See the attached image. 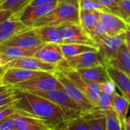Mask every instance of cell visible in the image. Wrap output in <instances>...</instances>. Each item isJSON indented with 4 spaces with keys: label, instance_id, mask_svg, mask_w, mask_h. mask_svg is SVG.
Instances as JSON below:
<instances>
[{
    "label": "cell",
    "instance_id": "1",
    "mask_svg": "<svg viewBox=\"0 0 130 130\" xmlns=\"http://www.w3.org/2000/svg\"><path fill=\"white\" fill-rule=\"evenodd\" d=\"M17 90L18 100L13 103L16 110L41 121L52 130L62 128L67 119L60 106L32 92Z\"/></svg>",
    "mask_w": 130,
    "mask_h": 130
},
{
    "label": "cell",
    "instance_id": "2",
    "mask_svg": "<svg viewBox=\"0 0 130 130\" xmlns=\"http://www.w3.org/2000/svg\"><path fill=\"white\" fill-rule=\"evenodd\" d=\"M80 23L79 8L66 3H57L55 8L38 19L31 26H57L65 23Z\"/></svg>",
    "mask_w": 130,
    "mask_h": 130
},
{
    "label": "cell",
    "instance_id": "3",
    "mask_svg": "<svg viewBox=\"0 0 130 130\" xmlns=\"http://www.w3.org/2000/svg\"><path fill=\"white\" fill-rule=\"evenodd\" d=\"M31 92V91H30ZM39 95L57 105L63 110L67 120L84 115L80 107L68 96L63 90H53L48 91H34Z\"/></svg>",
    "mask_w": 130,
    "mask_h": 130
},
{
    "label": "cell",
    "instance_id": "4",
    "mask_svg": "<svg viewBox=\"0 0 130 130\" xmlns=\"http://www.w3.org/2000/svg\"><path fill=\"white\" fill-rule=\"evenodd\" d=\"M18 89L26 91H48L53 90H63L60 82L54 73L42 71L39 75L28 80L14 86Z\"/></svg>",
    "mask_w": 130,
    "mask_h": 130
},
{
    "label": "cell",
    "instance_id": "5",
    "mask_svg": "<svg viewBox=\"0 0 130 130\" xmlns=\"http://www.w3.org/2000/svg\"><path fill=\"white\" fill-rule=\"evenodd\" d=\"M56 27L58 34L63 41V44L76 43L97 47L93 39L82 28L80 23H65Z\"/></svg>",
    "mask_w": 130,
    "mask_h": 130
},
{
    "label": "cell",
    "instance_id": "6",
    "mask_svg": "<svg viewBox=\"0 0 130 130\" xmlns=\"http://www.w3.org/2000/svg\"><path fill=\"white\" fill-rule=\"evenodd\" d=\"M63 87V90L80 107L84 115L95 109L93 104L88 98L66 77L61 71L54 73Z\"/></svg>",
    "mask_w": 130,
    "mask_h": 130
},
{
    "label": "cell",
    "instance_id": "7",
    "mask_svg": "<svg viewBox=\"0 0 130 130\" xmlns=\"http://www.w3.org/2000/svg\"><path fill=\"white\" fill-rule=\"evenodd\" d=\"M61 71L88 98V100L96 107L101 93L100 84L89 83L84 80L75 70L64 69Z\"/></svg>",
    "mask_w": 130,
    "mask_h": 130
},
{
    "label": "cell",
    "instance_id": "8",
    "mask_svg": "<svg viewBox=\"0 0 130 130\" xmlns=\"http://www.w3.org/2000/svg\"><path fill=\"white\" fill-rule=\"evenodd\" d=\"M125 42V32L113 35L106 36L96 41L98 47V51L102 57L104 66L117 53L120 46Z\"/></svg>",
    "mask_w": 130,
    "mask_h": 130
},
{
    "label": "cell",
    "instance_id": "9",
    "mask_svg": "<svg viewBox=\"0 0 130 130\" xmlns=\"http://www.w3.org/2000/svg\"><path fill=\"white\" fill-rule=\"evenodd\" d=\"M9 68H25L31 71L51 72V73H54L61 70L60 68L57 66V65L44 62L33 56L25 57L18 60H12L8 63L5 66L6 69Z\"/></svg>",
    "mask_w": 130,
    "mask_h": 130
},
{
    "label": "cell",
    "instance_id": "10",
    "mask_svg": "<svg viewBox=\"0 0 130 130\" xmlns=\"http://www.w3.org/2000/svg\"><path fill=\"white\" fill-rule=\"evenodd\" d=\"M100 64H103V60L99 51H88L66 58L65 69L77 71L79 69L87 68Z\"/></svg>",
    "mask_w": 130,
    "mask_h": 130
},
{
    "label": "cell",
    "instance_id": "11",
    "mask_svg": "<svg viewBox=\"0 0 130 130\" xmlns=\"http://www.w3.org/2000/svg\"><path fill=\"white\" fill-rule=\"evenodd\" d=\"M57 2L46 4L37 7L25 6L19 12L13 14L12 16L20 20L26 26L31 28L33 24L41 17L45 15L54 9L57 5Z\"/></svg>",
    "mask_w": 130,
    "mask_h": 130
},
{
    "label": "cell",
    "instance_id": "12",
    "mask_svg": "<svg viewBox=\"0 0 130 130\" xmlns=\"http://www.w3.org/2000/svg\"><path fill=\"white\" fill-rule=\"evenodd\" d=\"M1 44L22 48H35L41 46L43 43L37 35L35 30L33 28H28L19 32Z\"/></svg>",
    "mask_w": 130,
    "mask_h": 130
},
{
    "label": "cell",
    "instance_id": "13",
    "mask_svg": "<svg viewBox=\"0 0 130 130\" xmlns=\"http://www.w3.org/2000/svg\"><path fill=\"white\" fill-rule=\"evenodd\" d=\"M33 57L44 62L57 65L61 70L65 69V60L66 59L64 58L61 52L59 44H44L35 51Z\"/></svg>",
    "mask_w": 130,
    "mask_h": 130
},
{
    "label": "cell",
    "instance_id": "14",
    "mask_svg": "<svg viewBox=\"0 0 130 130\" xmlns=\"http://www.w3.org/2000/svg\"><path fill=\"white\" fill-rule=\"evenodd\" d=\"M42 71H36L19 68H6L1 77L3 84L6 86H16L39 75Z\"/></svg>",
    "mask_w": 130,
    "mask_h": 130
},
{
    "label": "cell",
    "instance_id": "15",
    "mask_svg": "<svg viewBox=\"0 0 130 130\" xmlns=\"http://www.w3.org/2000/svg\"><path fill=\"white\" fill-rule=\"evenodd\" d=\"M100 19L104 25L109 36L117 35L128 30V25L126 21L111 12H101Z\"/></svg>",
    "mask_w": 130,
    "mask_h": 130
},
{
    "label": "cell",
    "instance_id": "16",
    "mask_svg": "<svg viewBox=\"0 0 130 130\" xmlns=\"http://www.w3.org/2000/svg\"><path fill=\"white\" fill-rule=\"evenodd\" d=\"M10 117L14 121L15 130H52L41 121L18 110Z\"/></svg>",
    "mask_w": 130,
    "mask_h": 130
},
{
    "label": "cell",
    "instance_id": "17",
    "mask_svg": "<svg viewBox=\"0 0 130 130\" xmlns=\"http://www.w3.org/2000/svg\"><path fill=\"white\" fill-rule=\"evenodd\" d=\"M41 46L35 48H22L18 47L5 46L0 44V59L2 60L3 64L6 66L8 63L12 60H18L25 57L33 56L35 51Z\"/></svg>",
    "mask_w": 130,
    "mask_h": 130
},
{
    "label": "cell",
    "instance_id": "18",
    "mask_svg": "<svg viewBox=\"0 0 130 130\" xmlns=\"http://www.w3.org/2000/svg\"><path fill=\"white\" fill-rule=\"evenodd\" d=\"M105 67L111 80L120 90L122 96L128 102L130 106V77L109 65Z\"/></svg>",
    "mask_w": 130,
    "mask_h": 130
},
{
    "label": "cell",
    "instance_id": "19",
    "mask_svg": "<svg viewBox=\"0 0 130 130\" xmlns=\"http://www.w3.org/2000/svg\"><path fill=\"white\" fill-rule=\"evenodd\" d=\"M77 71L84 80L89 83L101 84L111 80L107 73L106 68L103 64L79 69Z\"/></svg>",
    "mask_w": 130,
    "mask_h": 130
},
{
    "label": "cell",
    "instance_id": "20",
    "mask_svg": "<svg viewBox=\"0 0 130 130\" xmlns=\"http://www.w3.org/2000/svg\"><path fill=\"white\" fill-rule=\"evenodd\" d=\"M109 65L130 77V51L125 42L119 48L115 56L106 65Z\"/></svg>",
    "mask_w": 130,
    "mask_h": 130
},
{
    "label": "cell",
    "instance_id": "21",
    "mask_svg": "<svg viewBox=\"0 0 130 130\" xmlns=\"http://www.w3.org/2000/svg\"><path fill=\"white\" fill-rule=\"evenodd\" d=\"M20 20L11 16L0 24V44L4 43L19 32L28 28Z\"/></svg>",
    "mask_w": 130,
    "mask_h": 130
},
{
    "label": "cell",
    "instance_id": "22",
    "mask_svg": "<svg viewBox=\"0 0 130 130\" xmlns=\"http://www.w3.org/2000/svg\"><path fill=\"white\" fill-rule=\"evenodd\" d=\"M112 106L122 130H125L126 125V114L129 107L128 102L116 91L112 94Z\"/></svg>",
    "mask_w": 130,
    "mask_h": 130
},
{
    "label": "cell",
    "instance_id": "23",
    "mask_svg": "<svg viewBox=\"0 0 130 130\" xmlns=\"http://www.w3.org/2000/svg\"><path fill=\"white\" fill-rule=\"evenodd\" d=\"M33 28L43 44H63L56 26H41Z\"/></svg>",
    "mask_w": 130,
    "mask_h": 130
},
{
    "label": "cell",
    "instance_id": "24",
    "mask_svg": "<svg viewBox=\"0 0 130 130\" xmlns=\"http://www.w3.org/2000/svg\"><path fill=\"white\" fill-rule=\"evenodd\" d=\"M100 11L79 9V22L82 28L90 34L100 20Z\"/></svg>",
    "mask_w": 130,
    "mask_h": 130
},
{
    "label": "cell",
    "instance_id": "25",
    "mask_svg": "<svg viewBox=\"0 0 130 130\" xmlns=\"http://www.w3.org/2000/svg\"><path fill=\"white\" fill-rule=\"evenodd\" d=\"M61 52L64 58H68L78 55L82 53L88 51H97L98 48L93 46L83 44H76V43H67L59 44Z\"/></svg>",
    "mask_w": 130,
    "mask_h": 130
},
{
    "label": "cell",
    "instance_id": "26",
    "mask_svg": "<svg viewBox=\"0 0 130 130\" xmlns=\"http://www.w3.org/2000/svg\"><path fill=\"white\" fill-rule=\"evenodd\" d=\"M84 116L88 121L90 130H106L105 112L95 109Z\"/></svg>",
    "mask_w": 130,
    "mask_h": 130
},
{
    "label": "cell",
    "instance_id": "27",
    "mask_svg": "<svg viewBox=\"0 0 130 130\" xmlns=\"http://www.w3.org/2000/svg\"><path fill=\"white\" fill-rule=\"evenodd\" d=\"M60 130H90L85 116H80L66 121Z\"/></svg>",
    "mask_w": 130,
    "mask_h": 130
},
{
    "label": "cell",
    "instance_id": "28",
    "mask_svg": "<svg viewBox=\"0 0 130 130\" xmlns=\"http://www.w3.org/2000/svg\"><path fill=\"white\" fill-rule=\"evenodd\" d=\"M31 0H0V10H9L15 14L25 8Z\"/></svg>",
    "mask_w": 130,
    "mask_h": 130
},
{
    "label": "cell",
    "instance_id": "29",
    "mask_svg": "<svg viewBox=\"0 0 130 130\" xmlns=\"http://www.w3.org/2000/svg\"><path fill=\"white\" fill-rule=\"evenodd\" d=\"M18 100V90L11 86L6 90L0 92V107L13 104Z\"/></svg>",
    "mask_w": 130,
    "mask_h": 130
},
{
    "label": "cell",
    "instance_id": "30",
    "mask_svg": "<svg viewBox=\"0 0 130 130\" xmlns=\"http://www.w3.org/2000/svg\"><path fill=\"white\" fill-rule=\"evenodd\" d=\"M112 94H109L106 93L101 92L95 109L101 111H108V110L113 109Z\"/></svg>",
    "mask_w": 130,
    "mask_h": 130
},
{
    "label": "cell",
    "instance_id": "31",
    "mask_svg": "<svg viewBox=\"0 0 130 130\" xmlns=\"http://www.w3.org/2000/svg\"><path fill=\"white\" fill-rule=\"evenodd\" d=\"M103 112H105L106 114V130H122L120 122L113 109Z\"/></svg>",
    "mask_w": 130,
    "mask_h": 130
},
{
    "label": "cell",
    "instance_id": "32",
    "mask_svg": "<svg viewBox=\"0 0 130 130\" xmlns=\"http://www.w3.org/2000/svg\"><path fill=\"white\" fill-rule=\"evenodd\" d=\"M111 12L126 20L130 18V0H121L118 6Z\"/></svg>",
    "mask_w": 130,
    "mask_h": 130
},
{
    "label": "cell",
    "instance_id": "33",
    "mask_svg": "<svg viewBox=\"0 0 130 130\" xmlns=\"http://www.w3.org/2000/svg\"><path fill=\"white\" fill-rule=\"evenodd\" d=\"M79 9L96 10L100 12H110L109 9L101 6L100 4L94 1V0H80Z\"/></svg>",
    "mask_w": 130,
    "mask_h": 130
},
{
    "label": "cell",
    "instance_id": "34",
    "mask_svg": "<svg viewBox=\"0 0 130 130\" xmlns=\"http://www.w3.org/2000/svg\"><path fill=\"white\" fill-rule=\"evenodd\" d=\"M15 111L16 109L14 107L13 104L0 107V122L9 118Z\"/></svg>",
    "mask_w": 130,
    "mask_h": 130
},
{
    "label": "cell",
    "instance_id": "35",
    "mask_svg": "<svg viewBox=\"0 0 130 130\" xmlns=\"http://www.w3.org/2000/svg\"><path fill=\"white\" fill-rule=\"evenodd\" d=\"M94 1L112 12L118 6L121 0H94Z\"/></svg>",
    "mask_w": 130,
    "mask_h": 130
},
{
    "label": "cell",
    "instance_id": "36",
    "mask_svg": "<svg viewBox=\"0 0 130 130\" xmlns=\"http://www.w3.org/2000/svg\"><path fill=\"white\" fill-rule=\"evenodd\" d=\"M116 85L115 84L110 80L106 83L101 84H100V90L101 92L106 93L109 94H112L114 92H116Z\"/></svg>",
    "mask_w": 130,
    "mask_h": 130
},
{
    "label": "cell",
    "instance_id": "37",
    "mask_svg": "<svg viewBox=\"0 0 130 130\" xmlns=\"http://www.w3.org/2000/svg\"><path fill=\"white\" fill-rule=\"evenodd\" d=\"M0 130H15L13 119L9 117L0 122Z\"/></svg>",
    "mask_w": 130,
    "mask_h": 130
},
{
    "label": "cell",
    "instance_id": "38",
    "mask_svg": "<svg viewBox=\"0 0 130 130\" xmlns=\"http://www.w3.org/2000/svg\"><path fill=\"white\" fill-rule=\"evenodd\" d=\"M55 2H57L56 0H31L30 3L26 6L37 7V6H44V5L55 3Z\"/></svg>",
    "mask_w": 130,
    "mask_h": 130
},
{
    "label": "cell",
    "instance_id": "39",
    "mask_svg": "<svg viewBox=\"0 0 130 130\" xmlns=\"http://www.w3.org/2000/svg\"><path fill=\"white\" fill-rule=\"evenodd\" d=\"M13 14L12 12L9 10H5V9H1L0 10V24L6 21V19H9Z\"/></svg>",
    "mask_w": 130,
    "mask_h": 130
},
{
    "label": "cell",
    "instance_id": "40",
    "mask_svg": "<svg viewBox=\"0 0 130 130\" xmlns=\"http://www.w3.org/2000/svg\"><path fill=\"white\" fill-rule=\"evenodd\" d=\"M56 1L57 3H69V4L74 5L76 7L79 8L80 0H56Z\"/></svg>",
    "mask_w": 130,
    "mask_h": 130
},
{
    "label": "cell",
    "instance_id": "41",
    "mask_svg": "<svg viewBox=\"0 0 130 130\" xmlns=\"http://www.w3.org/2000/svg\"><path fill=\"white\" fill-rule=\"evenodd\" d=\"M125 40L130 41V27L128 26V30L125 32Z\"/></svg>",
    "mask_w": 130,
    "mask_h": 130
},
{
    "label": "cell",
    "instance_id": "42",
    "mask_svg": "<svg viewBox=\"0 0 130 130\" xmlns=\"http://www.w3.org/2000/svg\"><path fill=\"white\" fill-rule=\"evenodd\" d=\"M9 87H11V86H6V85L1 86V87H0V92H1V91H3V90H6V89L9 88Z\"/></svg>",
    "mask_w": 130,
    "mask_h": 130
},
{
    "label": "cell",
    "instance_id": "43",
    "mask_svg": "<svg viewBox=\"0 0 130 130\" xmlns=\"http://www.w3.org/2000/svg\"><path fill=\"white\" fill-rule=\"evenodd\" d=\"M6 71V68H3V69H0V78H1L2 75L3 74L4 71Z\"/></svg>",
    "mask_w": 130,
    "mask_h": 130
},
{
    "label": "cell",
    "instance_id": "44",
    "mask_svg": "<svg viewBox=\"0 0 130 130\" xmlns=\"http://www.w3.org/2000/svg\"><path fill=\"white\" fill-rule=\"evenodd\" d=\"M125 44H126V45H127V47H128V50L130 51V41H126V40H125Z\"/></svg>",
    "mask_w": 130,
    "mask_h": 130
},
{
    "label": "cell",
    "instance_id": "45",
    "mask_svg": "<svg viewBox=\"0 0 130 130\" xmlns=\"http://www.w3.org/2000/svg\"><path fill=\"white\" fill-rule=\"evenodd\" d=\"M126 125H130V116L128 118H126Z\"/></svg>",
    "mask_w": 130,
    "mask_h": 130
},
{
    "label": "cell",
    "instance_id": "46",
    "mask_svg": "<svg viewBox=\"0 0 130 130\" xmlns=\"http://www.w3.org/2000/svg\"><path fill=\"white\" fill-rule=\"evenodd\" d=\"M125 21H126V22H127L128 25V26L130 27V18H128V19H126Z\"/></svg>",
    "mask_w": 130,
    "mask_h": 130
},
{
    "label": "cell",
    "instance_id": "47",
    "mask_svg": "<svg viewBox=\"0 0 130 130\" xmlns=\"http://www.w3.org/2000/svg\"><path fill=\"white\" fill-rule=\"evenodd\" d=\"M125 130H130V125H125Z\"/></svg>",
    "mask_w": 130,
    "mask_h": 130
},
{
    "label": "cell",
    "instance_id": "48",
    "mask_svg": "<svg viewBox=\"0 0 130 130\" xmlns=\"http://www.w3.org/2000/svg\"><path fill=\"white\" fill-rule=\"evenodd\" d=\"M1 86H4V84H3V81H2L1 78H0V87H1Z\"/></svg>",
    "mask_w": 130,
    "mask_h": 130
}]
</instances>
